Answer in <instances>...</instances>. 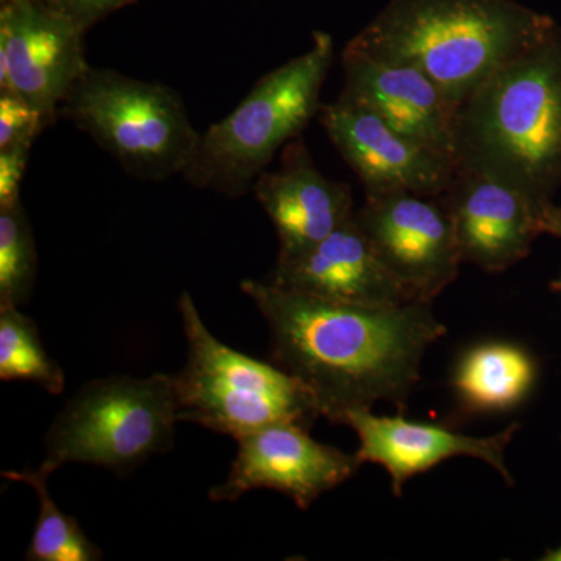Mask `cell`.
Here are the masks:
<instances>
[{
    "label": "cell",
    "instance_id": "2e32d148",
    "mask_svg": "<svg viewBox=\"0 0 561 561\" xmlns=\"http://www.w3.org/2000/svg\"><path fill=\"white\" fill-rule=\"evenodd\" d=\"M272 284L324 300L398 306L411 295L383 267L354 216L297 256L276 262Z\"/></svg>",
    "mask_w": 561,
    "mask_h": 561
},
{
    "label": "cell",
    "instance_id": "9a60e30c",
    "mask_svg": "<svg viewBox=\"0 0 561 561\" xmlns=\"http://www.w3.org/2000/svg\"><path fill=\"white\" fill-rule=\"evenodd\" d=\"M251 191L275 225L278 260L317 245L356 213L350 184L323 175L301 136L284 147L279 168L261 173Z\"/></svg>",
    "mask_w": 561,
    "mask_h": 561
},
{
    "label": "cell",
    "instance_id": "7a4b0ae2",
    "mask_svg": "<svg viewBox=\"0 0 561 561\" xmlns=\"http://www.w3.org/2000/svg\"><path fill=\"white\" fill-rule=\"evenodd\" d=\"M454 161L538 203L561 187V28L504 62L460 103Z\"/></svg>",
    "mask_w": 561,
    "mask_h": 561
},
{
    "label": "cell",
    "instance_id": "d4e9b609",
    "mask_svg": "<svg viewBox=\"0 0 561 561\" xmlns=\"http://www.w3.org/2000/svg\"><path fill=\"white\" fill-rule=\"evenodd\" d=\"M9 2H24V0H2V3H9Z\"/></svg>",
    "mask_w": 561,
    "mask_h": 561
},
{
    "label": "cell",
    "instance_id": "44dd1931",
    "mask_svg": "<svg viewBox=\"0 0 561 561\" xmlns=\"http://www.w3.org/2000/svg\"><path fill=\"white\" fill-rule=\"evenodd\" d=\"M49 125L31 103L9 90H0V149L33 142Z\"/></svg>",
    "mask_w": 561,
    "mask_h": 561
},
{
    "label": "cell",
    "instance_id": "d6986e66",
    "mask_svg": "<svg viewBox=\"0 0 561 561\" xmlns=\"http://www.w3.org/2000/svg\"><path fill=\"white\" fill-rule=\"evenodd\" d=\"M0 379L35 382L50 394L65 390V373L44 350L35 321L16 306L0 308Z\"/></svg>",
    "mask_w": 561,
    "mask_h": 561
},
{
    "label": "cell",
    "instance_id": "30bf717a",
    "mask_svg": "<svg viewBox=\"0 0 561 561\" xmlns=\"http://www.w3.org/2000/svg\"><path fill=\"white\" fill-rule=\"evenodd\" d=\"M230 474L209 491L214 502H234L251 490L268 489L308 511L321 494L353 478L362 467L357 454L313 440L309 427L276 423L239 438Z\"/></svg>",
    "mask_w": 561,
    "mask_h": 561
},
{
    "label": "cell",
    "instance_id": "9c48e42d",
    "mask_svg": "<svg viewBox=\"0 0 561 561\" xmlns=\"http://www.w3.org/2000/svg\"><path fill=\"white\" fill-rule=\"evenodd\" d=\"M83 32L43 0L2 3L0 90L20 95L51 124L90 68Z\"/></svg>",
    "mask_w": 561,
    "mask_h": 561
},
{
    "label": "cell",
    "instance_id": "7c38bea8",
    "mask_svg": "<svg viewBox=\"0 0 561 561\" xmlns=\"http://www.w3.org/2000/svg\"><path fill=\"white\" fill-rule=\"evenodd\" d=\"M438 198L451 217L461 262L483 272L508 271L529 256L542 234L541 213L548 203L463 165L456 164Z\"/></svg>",
    "mask_w": 561,
    "mask_h": 561
},
{
    "label": "cell",
    "instance_id": "52a82bcc",
    "mask_svg": "<svg viewBox=\"0 0 561 561\" xmlns=\"http://www.w3.org/2000/svg\"><path fill=\"white\" fill-rule=\"evenodd\" d=\"M179 421L172 375L95 379L51 423L39 468L49 474L66 463L130 471L172 448Z\"/></svg>",
    "mask_w": 561,
    "mask_h": 561
},
{
    "label": "cell",
    "instance_id": "ba28073f",
    "mask_svg": "<svg viewBox=\"0 0 561 561\" xmlns=\"http://www.w3.org/2000/svg\"><path fill=\"white\" fill-rule=\"evenodd\" d=\"M354 220L386 271L413 301L431 302L459 276L451 217L438 197L412 192L365 197Z\"/></svg>",
    "mask_w": 561,
    "mask_h": 561
},
{
    "label": "cell",
    "instance_id": "6da1fadb",
    "mask_svg": "<svg viewBox=\"0 0 561 561\" xmlns=\"http://www.w3.org/2000/svg\"><path fill=\"white\" fill-rule=\"evenodd\" d=\"M271 330L273 364L311 389L321 416L342 424L346 412L394 402L400 412L420 381L424 353L446 334L431 302L365 306L243 280Z\"/></svg>",
    "mask_w": 561,
    "mask_h": 561
},
{
    "label": "cell",
    "instance_id": "8992f818",
    "mask_svg": "<svg viewBox=\"0 0 561 561\" xmlns=\"http://www.w3.org/2000/svg\"><path fill=\"white\" fill-rule=\"evenodd\" d=\"M60 114L144 181L184 175L201 139L175 91L113 69L90 66Z\"/></svg>",
    "mask_w": 561,
    "mask_h": 561
},
{
    "label": "cell",
    "instance_id": "277c9868",
    "mask_svg": "<svg viewBox=\"0 0 561 561\" xmlns=\"http://www.w3.org/2000/svg\"><path fill=\"white\" fill-rule=\"evenodd\" d=\"M334 55L331 36L313 33L308 50L262 77L228 116L201 133L184 179L230 198L249 194L275 154L319 117Z\"/></svg>",
    "mask_w": 561,
    "mask_h": 561
},
{
    "label": "cell",
    "instance_id": "cb8c5ba5",
    "mask_svg": "<svg viewBox=\"0 0 561 561\" xmlns=\"http://www.w3.org/2000/svg\"><path fill=\"white\" fill-rule=\"evenodd\" d=\"M541 231L542 234H551L561 239V206H556L552 202H549L548 205L542 208ZM551 289L561 291V278L553 280Z\"/></svg>",
    "mask_w": 561,
    "mask_h": 561
},
{
    "label": "cell",
    "instance_id": "7402d4cb",
    "mask_svg": "<svg viewBox=\"0 0 561 561\" xmlns=\"http://www.w3.org/2000/svg\"><path fill=\"white\" fill-rule=\"evenodd\" d=\"M33 142L0 149V208L21 202V183L31 158Z\"/></svg>",
    "mask_w": 561,
    "mask_h": 561
},
{
    "label": "cell",
    "instance_id": "5b68a950",
    "mask_svg": "<svg viewBox=\"0 0 561 561\" xmlns=\"http://www.w3.org/2000/svg\"><path fill=\"white\" fill-rule=\"evenodd\" d=\"M179 309L190 348L183 370L172 375L180 421L239 440L276 423L311 430L321 419L319 402L297 376L217 341L187 291L181 295Z\"/></svg>",
    "mask_w": 561,
    "mask_h": 561
},
{
    "label": "cell",
    "instance_id": "ffe728a7",
    "mask_svg": "<svg viewBox=\"0 0 561 561\" xmlns=\"http://www.w3.org/2000/svg\"><path fill=\"white\" fill-rule=\"evenodd\" d=\"M36 272L38 253L24 206L0 208V308L31 300Z\"/></svg>",
    "mask_w": 561,
    "mask_h": 561
},
{
    "label": "cell",
    "instance_id": "5bb4252c",
    "mask_svg": "<svg viewBox=\"0 0 561 561\" xmlns=\"http://www.w3.org/2000/svg\"><path fill=\"white\" fill-rule=\"evenodd\" d=\"M339 98L359 103L391 128L454 160L456 108L440 88L412 66L345 47Z\"/></svg>",
    "mask_w": 561,
    "mask_h": 561
},
{
    "label": "cell",
    "instance_id": "8fae6325",
    "mask_svg": "<svg viewBox=\"0 0 561 561\" xmlns=\"http://www.w3.org/2000/svg\"><path fill=\"white\" fill-rule=\"evenodd\" d=\"M319 121L359 176L365 197L390 192L438 197L456 171L453 158L401 135L359 103L339 98L321 106Z\"/></svg>",
    "mask_w": 561,
    "mask_h": 561
},
{
    "label": "cell",
    "instance_id": "3957f363",
    "mask_svg": "<svg viewBox=\"0 0 561 561\" xmlns=\"http://www.w3.org/2000/svg\"><path fill=\"white\" fill-rule=\"evenodd\" d=\"M553 25L552 18L513 0H390L348 47L421 70L457 111Z\"/></svg>",
    "mask_w": 561,
    "mask_h": 561
},
{
    "label": "cell",
    "instance_id": "603a6c76",
    "mask_svg": "<svg viewBox=\"0 0 561 561\" xmlns=\"http://www.w3.org/2000/svg\"><path fill=\"white\" fill-rule=\"evenodd\" d=\"M130 2L133 0H47V3L69 16L83 31L90 28L95 21L106 16L111 11Z\"/></svg>",
    "mask_w": 561,
    "mask_h": 561
},
{
    "label": "cell",
    "instance_id": "4fadbf2b",
    "mask_svg": "<svg viewBox=\"0 0 561 561\" xmlns=\"http://www.w3.org/2000/svg\"><path fill=\"white\" fill-rule=\"evenodd\" d=\"M342 424H348L359 437L360 448L356 454L362 463L382 465L389 471L394 496H401L402 486L413 476L460 456L486 461L513 485L505 465V449L519 430L518 423L491 437H471L446 424L416 423L402 415L378 416L371 409H354L345 413Z\"/></svg>",
    "mask_w": 561,
    "mask_h": 561
},
{
    "label": "cell",
    "instance_id": "e0dca14e",
    "mask_svg": "<svg viewBox=\"0 0 561 561\" xmlns=\"http://www.w3.org/2000/svg\"><path fill=\"white\" fill-rule=\"evenodd\" d=\"M537 364L512 343L490 342L463 354L453 376L457 400L468 412H504L529 394Z\"/></svg>",
    "mask_w": 561,
    "mask_h": 561
},
{
    "label": "cell",
    "instance_id": "ac0fdd59",
    "mask_svg": "<svg viewBox=\"0 0 561 561\" xmlns=\"http://www.w3.org/2000/svg\"><path fill=\"white\" fill-rule=\"evenodd\" d=\"M3 478L13 482H24L38 494L39 516L31 546L25 559L31 561H95L103 553L95 542L87 537L76 518L66 515L51 500L49 493V472L5 471Z\"/></svg>",
    "mask_w": 561,
    "mask_h": 561
}]
</instances>
